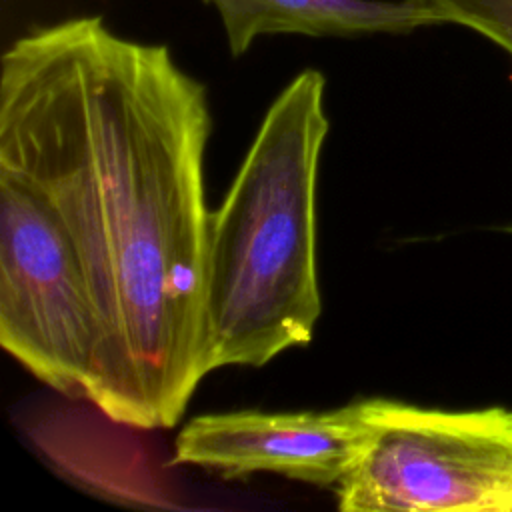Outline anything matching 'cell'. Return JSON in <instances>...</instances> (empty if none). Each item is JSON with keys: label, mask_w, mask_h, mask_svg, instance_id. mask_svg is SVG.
I'll list each match as a JSON object with an SVG mask.
<instances>
[{"label": "cell", "mask_w": 512, "mask_h": 512, "mask_svg": "<svg viewBox=\"0 0 512 512\" xmlns=\"http://www.w3.org/2000/svg\"><path fill=\"white\" fill-rule=\"evenodd\" d=\"M208 136L206 86L102 16L2 56L0 164L44 190L82 260L100 328L90 404L124 426L172 428L210 374Z\"/></svg>", "instance_id": "obj_1"}, {"label": "cell", "mask_w": 512, "mask_h": 512, "mask_svg": "<svg viewBox=\"0 0 512 512\" xmlns=\"http://www.w3.org/2000/svg\"><path fill=\"white\" fill-rule=\"evenodd\" d=\"M326 78L296 74L274 98L208 216L204 314L210 372L260 368L308 344L322 314L316 182L330 128Z\"/></svg>", "instance_id": "obj_2"}, {"label": "cell", "mask_w": 512, "mask_h": 512, "mask_svg": "<svg viewBox=\"0 0 512 512\" xmlns=\"http://www.w3.org/2000/svg\"><path fill=\"white\" fill-rule=\"evenodd\" d=\"M372 438L338 484L342 512H512V410L368 398Z\"/></svg>", "instance_id": "obj_3"}, {"label": "cell", "mask_w": 512, "mask_h": 512, "mask_svg": "<svg viewBox=\"0 0 512 512\" xmlns=\"http://www.w3.org/2000/svg\"><path fill=\"white\" fill-rule=\"evenodd\" d=\"M0 344L34 378L90 402L100 328L82 260L44 190L0 164Z\"/></svg>", "instance_id": "obj_4"}, {"label": "cell", "mask_w": 512, "mask_h": 512, "mask_svg": "<svg viewBox=\"0 0 512 512\" xmlns=\"http://www.w3.org/2000/svg\"><path fill=\"white\" fill-rule=\"evenodd\" d=\"M372 438L370 400L332 410H234L192 418L176 436L172 464L224 478L256 472L338 488Z\"/></svg>", "instance_id": "obj_5"}, {"label": "cell", "mask_w": 512, "mask_h": 512, "mask_svg": "<svg viewBox=\"0 0 512 512\" xmlns=\"http://www.w3.org/2000/svg\"><path fill=\"white\" fill-rule=\"evenodd\" d=\"M222 22L232 56L270 34L358 38L438 24L422 0H202Z\"/></svg>", "instance_id": "obj_6"}, {"label": "cell", "mask_w": 512, "mask_h": 512, "mask_svg": "<svg viewBox=\"0 0 512 512\" xmlns=\"http://www.w3.org/2000/svg\"><path fill=\"white\" fill-rule=\"evenodd\" d=\"M438 24H458L512 54V0H422Z\"/></svg>", "instance_id": "obj_7"}, {"label": "cell", "mask_w": 512, "mask_h": 512, "mask_svg": "<svg viewBox=\"0 0 512 512\" xmlns=\"http://www.w3.org/2000/svg\"><path fill=\"white\" fill-rule=\"evenodd\" d=\"M508 232H512V228H508Z\"/></svg>", "instance_id": "obj_8"}]
</instances>
